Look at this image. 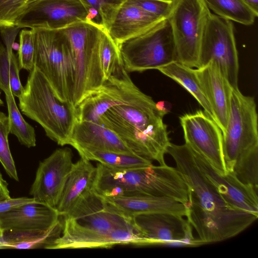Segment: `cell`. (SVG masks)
<instances>
[{
  "label": "cell",
  "mask_w": 258,
  "mask_h": 258,
  "mask_svg": "<svg viewBox=\"0 0 258 258\" xmlns=\"http://www.w3.org/2000/svg\"><path fill=\"white\" fill-rule=\"evenodd\" d=\"M155 103L134 84L122 64L75 106L76 120L97 122L103 114L115 106L153 107Z\"/></svg>",
  "instance_id": "obj_7"
},
{
  "label": "cell",
  "mask_w": 258,
  "mask_h": 258,
  "mask_svg": "<svg viewBox=\"0 0 258 258\" xmlns=\"http://www.w3.org/2000/svg\"><path fill=\"white\" fill-rule=\"evenodd\" d=\"M118 46L123 66L127 72L158 70L176 61L174 41L167 19Z\"/></svg>",
  "instance_id": "obj_8"
},
{
  "label": "cell",
  "mask_w": 258,
  "mask_h": 258,
  "mask_svg": "<svg viewBox=\"0 0 258 258\" xmlns=\"http://www.w3.org/2000/svg\"><path fill=\"white\" fill-rule=\"evenodd\" d=\"M210 61L217 64L233 89H238V56L233 24L231 21L211 13L201 39L199 68Z\"/></svg>",
  "instance_id": "obj_10"
},
{
  "label": "cell",
  "mask_w": 258,
  "mask_h": 258,
  "mask_svg": "<svg viewBox=\"0 0 258 258\" xmlns=\"http://www.w3.org/2000/svg\"><path fill=\"white\" fill-rule=\"evenodd\" d=\"M31 29L34 66L45 77L59 99L73 104L76 65L69 39L62 29Z\"/></svg>",
  "instance_id": "obj_5"
},
{
  "label": "cell",
  "mask_w": 258,
  "mask_h": 258,
  "mask_svg": "<svg viewBox=\"0 0 258 258\" xmlns=\"http://www.w3.org/2000/svg\"><path fill=\"white\" fill-rule=\"evenodd\" d=\"M68 145L77 150H95L136 155L115 133L92 121L76 120Z\"/></svg>",
  "instance_id": "obj_22"
},
{
  "label": "cell",
  "mask_w": 258,
  "mask_h": 258,
  "mask_svg": "<svg viewBox=\"0 0 258 258\" xmlns=\"http://www.w3.org/2000/svg\"><path fill=\"white\" fill-rule=\"evenodd\" d=\"M3 232H4V231L0 228V242L2 241Z\"/></svg>",
  "instance_id": "obj_41"
},
{
  "label": "cell",
  "mask_w": 258,
  "mask_h": 258,
  "mask_svg": "<svg viewBox=\"0 0 258 258\" xmlns=\"http://www.w3.org/2000/svg\"><path fill=\"white\" fill-rule=\"evenodd\" d=\"M167 18L174 41L176 61L190 68H199L200 44L211 13L204 0H171Z\"/></svg>",
  "instance_id": "obj_9"
},
{
  "label": "cell",
  "mask_w": 258,
  "mask_h": 258,
  "mask_svg": "<svg viewBox=\"0 0 258 258\" xmlns=\"http://www.w3.org/2000/svg\"><path fill=\"white\" fill-rule=\"evenodd\" d=\"M10 198L7 182L3 178L0 171V202Z\"/></svg>",
  "instance_id": "obj_38"
},
{
  "label": "cell",
  "mask_w": 258,
  "mask_h": 258,
  "mask_svg": "<svg viewBox=\"0 0 258 258\" xmlns=\"http://www.w3.org/2000/svg\"><path fill=\"white\" fill-rule=\"evenodd\" d=\"M63 219L51 228L44 231H5L3 241L6 249H48L61 234Z\"/></svg>",
  "instance_id": "obj_25"
},
{
  "label": "cell",
  "mask_w": 258,
  "mask_h": 258,
  "mask_svg": "<svg viewBox=\"0 0 258 258\" xmlns=\"http://www.w3.org/2000/svg\"><path fill=\"white\" fill-rule=\"evenodd\" d=\"M32 0H0V28L15 27L17 19Z\"/></svg>",
  "instance_id": "obj_35"
},
{
  "label": "cell",
  "mask_w": 258,
  "mask_h": 258,
  "mask_svg": "<svg viewBox=\"0 0 258 258\" xmlns=\"http://www.w3.org/2000/svg\"><path fill=\"white\" fill-rule=\"evenodd\" d=\"M74 163L70 148L55 150L39 163L30 195L36 201L56 209Z\"/></svg>",
  "instance_id": "obj_16"
},
{
  "label": "cell",
  "mask_w": 258,
  "mask_h": 258,
  "mask_svg": "<svg viewBox=\"0 0 258 258\" xmlns=\"http://www.w3.org/2000/svg\"><path fill=\"white\" fill-rule=\"evenodd\" d=\"M34 41L32 29H23L19 36L18 59L20 69L31 71L34 67Z\"/></svg>",
  "instance_id": "obj_34"
},
{
  "label": "cell",
  "mask_w": 258,
  "mask_h": 258,
  "mask_svg": "<svg viewBox=\"0 0 258 258\" xmlns=\"http://www.w3.org/2000/svg\"><path fill=\"white\" fill-rule=\"evenodd\" d=\"M188 188L186 219L202 244L219 242L239 234L258 218L229 202L198 166L186 144L170 143L167 150Z\"/></svg>",
  "instance_id": "obj_1"
},
{
  "label": "cell",
  "mask_w": 258,
  "mask_h": 258,
  "mask_svg": "<svg viewBox=\"0 0 258 258\" xmlns=\"http://www.w3.org/2000/svg\"><path fill=\"white\" fill-rule=\"evenodd\" d=\"M215 15L237 23L252 25L257 17L243 0H204Z\"/></svg>",
  "instance_id": "obj_29"
},
{
  "label": "cell",
  "mask_w": 258,
  "mask_h": 258,
  "mask_svg": "<svg viewBox=\"0 0 258 258\" xmlns=\"http://www.w3.org/2000/svg\"><path fill=\"white\" fill-rule=\"evenodd\" d=\"M117 244L151 245L134 227L109 231H92L78 228L63 221L60 236L48 249L110 248Z\"/></svg>",
  "instance_id": "obj_17"
},
{
  "label": "cell",
  "mask_w": 258,
  "mask_h": 258,
  "mask_svg": "<svg viewBox=\"0 0 258 258\" xmlns=\"http://www.w3.org/2000/svg\"><path fill=\"white\" fill-rule=\"evenodd\" d=\"M8 110L10 133L15 136L19 142L28 147L36 145L34 128L23 117L12 93L5 94Z\"/></svg>",
  "instance_id": "obj_30"
},
{
  "label": "cell",
  "mask_w": 258,
  "mask_h": 258,
  "mask_svg": "<svg viewBox=\"0 0 258 258\" xmlns=\"http://www.w3.org/2000/svg\"><path fill=\"white\" fill-rule=\"evenodd\" d=\"M253 97L232 89L228 119L223 133V152L227 172L258 188L257 114Z\"/></svg>",
  "instance_id": "obj_2"
},
{
  "label": "cell",
  "mask_w": 258,
  "mask_h": 258,
  "mask_svg": "<svg viewBox=\"0 0 258 258\" xmlns=\"http://www.w3.org/2000/svg\"><path fill=\"white\" fill-rule=\"evenodd\" d=\"M98 123L114 133L135 154L159 165L166 164L164 155L170 144L167 125L161 120L145 129L116 122L101 116Z\"/></svg>",
  "instance_id": "obj_14"
},
{
  "label": "cell",
  "mask_w": 258,
  "mask_h": 258,
  "mask_svg": "<svg viewBox=\"0 0 258 258\" xmlns=\"http://www.w3.org/2000/svg\"><path fill=\"white\" fill-rule=\"evenodd\" d=\"M179 119L185 144L203 156L219 174H227L223 134L216 122L202 110L185 114Z\"/></svg>",
  "instance_id": "obj_12"
},
{
  "label": "cell",
  "mask_w": 258,
  "mask_h": 258,
  "mask_svg": "<svg viewBox=\"0 0 258 258\" xmlns=\"http://www.w3.org/2000/svg\"><path fill=\"white\" fill-rule=\"evenodd\" d=\"M134 228L152 245L198 246L192 226L183 216L170 212L142 213L131 217Z\"/></svg>",
  "instance_id": "obj_11"
},
{
  "label": "cell",
  "mask_w": 258,
  "mask_h": 258,
  "mask_svg": "<svg viewBox=\"0 0 258 258\" xmlns=\"http://www.w3.org/2000/svg\"><path fill=\"white\" fill-rule=\"evenodd\" d=\"M81 158L96 161L107 167L127 169L146 167L152 161L135 154L107 151L79 149L77 150Z\"/></svg>",
  "instance_id": "obj_27"
},
{
  "label": "cell",
  "mask_w": 258,
  "mask_h": 258,
  "mask_svg": "<svg viewBox=\"0 0 258 258\" xmlns=\"http://www.w3.org/2000/svg\"><path fill=\"white\" fill-rule=\"evenodd\" d=\"M62 217L65 222L87 230L134 228L131 218L112 210L93 189L85 192Z\"/></svg>",
  "instance_id": "obj_15"
},
{
  "label": "cell",
  "mask_w": 258,
  "mask_h": 258,
  "mask_svg": "<svg viewBox=\"0 0 258 258\" xmlns=\"http://www.w3.org/2000/svg\"><path fill=\"white\" fill-rule=\"evenodd\" d=\"M196 162L206 177L219 191L235 206L254 214H258L257 190L241 182L235 174L227 172L221 175L209 162L193 150Z\"/></svg>",
  "instance_id": "obj_20"
},
{
  "label": "cell",
  "mask_w": 258,
  "mask_h": 258,
  "mask_svg": "<svg viewBox=\"0 0 258 258\" xmlns=\"http://www.w3.org/2000/svg\"><path fill=\"white\" fill-rule=\"evenodd\" d=\"M18 98L21 112L38 123L49 139L61 146L69 144L76 120L75 106L59 99L35 66Z\"/></svg>",
  "instance_id": "obj_4"
},
{
  "label": "cell",
  "mask_w": 258,
  "mask_h": 258,
  "mask_svg": "<svg viewBox=\"0 0 258 258\" xmlns=\"http://www.w3.org/2000/svg\"><path fill=\"white\" fill-rule=\"evenodd\" d=\"M88 14V20L103 27L110 16L122 0H79Z\"/></svg>",
  "instance_id": "obj_33"
},
{
  "label": "cell",
  "mask_w": 258,
  "mask_h": 258,
  "mask_svg": "<svg viewBox=\"0 0 258 258\" xmlns=\"http://www.w3.org/2000/svg\"><path fill=\"white\" fill-rule=\"evenodd\" d=\"M96 170V166L83 158L74 163L56 207L60 216H66L85 192L93 189Z\"/></svg>",
  "instance_id": "obj_24"
},
{
  "label": "cell",
  "mask_w": 258,
  "mask_h": 258,
  "mask_svg": "<svg viewBox=\"0 0 258 258\" xmlns=\"http://www.w3.org/2000/svg\"><path fill=\"white\" fill-rule=\"evenodd\" d=\"M156 16L167 19L170 11L171 0H126Z\"/></svg>",
  "instance_id": "obj_36"
},
{
  "label": "cell",
  "mask_w": 258,
  "mask_h": 258,
  "mask_svg": "<svg viewBox=\"0 0 258 258\" xmlns=\"http://www.w3.org/2000/svg\"><path fill=\"white\" fill-rule=\"evenodd\" d=\"M158 70L187 91L202 106L204 110L214 120L212 110L195 69L174 61L159 68Z\"/></svg>",
  "instance_id": "obj_26"
},
{
  "label": "cell",
  "mask_w": 258,
  "mask_h": 258,
  "mask_svg": "<svg viewBox=\"0 0 258 258\" xmlns=\"http://www.w3.org/2000/svg\"><path fill=\"white\" fill-rule=\"evenodd\" d=\"M61 218L55 208L36 201L0 214V228L3 231L47 230Z\"/></svg>",
  "instance_id": "obj_21"
},
{
  "label": "cell",
  "mask_w": 258,
  "mask_h": 258,
  "mask_svg": "<svg viewBox=\"0 0 258 258\" xmlns=\"http://www.w3.org/2000/svg\"><path fill=\"white\" fill-rule=\"evenodd\" d=\"M103 28L96 22L87 20L62 29L71 43L76 61V79L73 101L75 106L104 81L100 61Z\"/></svg>",
  "instance_id": "obj_6"
},
{
  "label": "cell",
  "mask_w": 258,
  "mask_h": 258,
  "mask_svg": "<svg viewBox=\"0 0 258 258\" xmlns=\"http://www.w3.org/2000/svg\"><path fill=\"white\" fill-rule=\"evenodd\" d=\"M155 104L157 109L162 117L169 113L172 108L171 103L166 101H160Z\"/></svg>",
  "instance_id": "obj_39"
},
{
  "label": "cell",
  "mask_w": 258,
  "mask_h": 258,
  "mask_svg": "<svg viewBox=\"0 0 258 258\" xmlns=\"http://www.w3.org/2000/svg\"><path fill=\"white\" fill-rule=\"evenodd\" d=\"M93 189L105 198L148 195L174 199L184 205L187 186L175 167L166 164L127 169L97 164Z\"/></svg>",
  "instance_id": "obj_3"
},
{
  "label": "cell",
  "mask_w": 258,
  "mask_h": 258,
  "mask_svg": "<svg viewBox=\"0 0 258 258\" xmlns=\"http://www.w3.org/2000/svg\"><path fill=\"white\" fill-rule=\"evenodd\" d=\"M166 19L158 17L122 0L104 27L118 45L151 29Z\"/></svg>",
  "instance_id": "obj_18"
},
{
  "label": "cell",
  "mask_w": 258,
  "mask_h": 258,
  "mask_svg": "<svg viewBox=\"0 0 258 258\" xmlns=\"http://www.w3.org/2000/svg\"><path fill=\"white\" fill-rule=\"evenodd\" d=\"M1 92L0 91V106H1L2 105H3L4 104V102L1 98Z\"/></svg>",
  "instance_id": "obj_42"
},
{
  "label": "cell",
  "mask_w": 258,
  "mask_h": 258,
  "mask_svg": "<svg viewBox=\"0 0 258 258\" xmlns=\"http://www.w3.org/2000/svg\"><path fill=\"white\" fill-rule=\"evenodd\" d=\"M195 71L212 110L214 121L223 134L227 124L233 88L214 61Z\"/></svg>",
  "instance_id": "obj_19"
},
{
  "label": "cell",
  "mask_w": 258,
  "mask_h": 258,
  "mask_svg": "<svg viewBox=\"0 0 258 258\" xmlns=\"http://www.w3.org/2000/svg\"><path fill=\"white\" fill-rule=\"evenodd\" d=\"M18 59L13 52L10 54L6 46L0 43V89L5 94L12 93L18 98L22 94L24 87L20 77Z\"/></svg>",
  "instance_id": "obj_28"
},
{
  "label": "cell",
  "mask_w": 258,
  "mask_h": 258,
  "mask_svg": "<svg viewBox=\"0 0 258 258\" xmlns=\"http://www.w3.org/2000/svg\"><path fill=\"white\" fill-rule=\"evenodd\" d=\"M103 198L112 210L128 218L131 219L137 214L156 212H170L185 216L184 205L168 197L140 195Z\"/></svg>",
  "instance_id": "obj_23"
},
{
  "label": "cell",
  "mask_w": 258,
  "mask_h": 258,
  "mask_svg": "<svg viewBox=\"0 0 258 258\" xmlns=\"http://www.w3.org/2000/svg\"><path fill=\"white\" fill-rule=\"evenodd\" d=\"M10 133L8 116L0 111V162L10 177L18 181L16 167L9 147L8 136Z\"/></svg>",
  "instance_id": "obj_32"
},
{
  "label": "cell",
  "mask_w": 258,
  "mask_h": 258,
  "mask_svg": "<svg viewBox=\"0 0 258 258\" xmlns=\"http://www.w3.org/2000/svg\"><path fill=\"white\" fill-rule=\"evenodd\" d=\"M258 15V0H243Z\"/></svg>",
  "instance_id": "obj_40"
},
{
  "label": "cell",
  "mask_w": 258,
  "mask_h": 258,
  "mask_svg": "<svg viewBox=\"0 0 258 258\" xmlns=\"http://www.w3.org/2000/svg\"><path fill=\"white\" fill-rule=\"evenodd\" d=\"M88 20V14L79 0H32L19 16L18 28L64 29Z\"/></svg>",
  "instance_id": "obj_13"
},
{
  "label": "cell",
  "mask_w": 258,
  "mask_h": 258,
  "mask_svg": "<svg viewBox=\"0 0 258 258\" xmlns=\"http://www.w3.org/2000/svg\"><path fill=\"white\" fill-rule=\"evenodd\" d=\"M37 201L33 198H7L0 202V214L11 211L24 205Z\"/></svg>",
  "instance_id": "obj_37"
},
{
  "label": "cell",
  "mask_w": 258,
  "mask_h": 258,
  "mask_svg": "<svg viewBox=\"0 0 258 258\" xmlns=\"http://www.w3.org/2000/svg\"><path fill=\"white\" fill-rule=\"evenodd\" d=\"M100 61L104 81L123 64L118 45L104 28L100 41Z\"/></svg>",
  "instance_id": "obj_31"
}]
</instances>
